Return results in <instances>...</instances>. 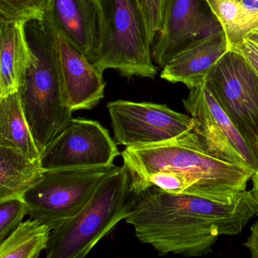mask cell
Returning <instances> with one entry per match:
<instances>
[{
	"mask_svg": "<svg viewBox=\"0 0 258 258\" xmlns=\"http://www.w3.org/2000/svg\"><path fill=\"white\" fill-rule=\"evenodd\" d=\"M257 212L251 190L231 204H221L151 186L134 196L125 221L133 226L138 240L151 245L159 255L199 257L212 251L220 236L239 234Z\"/></svg>",
	"mask_w": 258,
	"mask_h": 258,
	"instance_id": "obj_1",
	"label": "cell"
},
{
	"mask_svg": "<svg viewBox=\"0 0 258 258\" xmlns=\"http://www.w3.org/2000/svg\"><path fill=\"white\" fill-rule=\"evenodd\" d=\"M121 155L134 196L151 174L173 172L180 180V195L231 204L247 190L254 172L248 165L217 157L194 128L165 142L126 147Z\"/></svg>",
	"mask_w": 258,
	"mask_h": 258,
	"instance_id": "obj_2",
	"label": "cell"
},
{
	"mask_svg": "<svg viewBox=\"0 0 258 258\" xmlns=\"http://www.w3.org/2000/svg\"><path fill=\"white\" fill-rule=\"evenodd\" d=\"M30 60L18 91L39 154L72 120L67 104L57 38L44 21L26 23Z\"/></svg>",
	"mask_w": 258,
	"mask_h": 258,
	"instance_id": "obj_3",
	"label": "cell"
},
{
	"mask_svg": "<svg viewBox=\"0 0 258 258\" xmlns=\"http://www.w3.org/2000/svg\"><path fill=\"white\" fill-rule=\"evenodd\" d=\"M134 195L124 166L104 179L85 207L51 230L45 258H86L101 239L128 216Z\"/></svg>",
	"mask_w": 258,
	"mask_h": 258,
	"instance_id": "obj_4",
	"label": "cell"
},
{
	"mask_svg": "<svg viewBox=\"0 0 258 258\" xmlns=\"http://www.w3.org/2000/svg\"><path fill=\"white\" fill-rule=\"evenodd\" d=\"M98 17L96 48L88 60L101 72L116 70L122 77L154 79L153 63L137 0H94Z\"/></svg>",
	"mask_w": 258,
	"mask_h": 258,
	"instance_id": "obj_5",
	"label": "cell"
},
{
	"mask_svg": "<svg viewBox=\"0 0 258 258\" xmlns=\"http://www.w3.org/2000/svg\"><path fill=\"white\" fill-rule=\"evenodd\" d=\"M118 166L43 170L23 194L30 219L56 230L89 203L101 182Z\"/></svg>",
	"mask_w": 258,
	"mask_h": 258,
	"instance_id": "obj_6",
	"label": "cell"
},
{
	"mask_svg": "<svg viewBox=\"0 0 258 258\" xmlns=\"http://www.w3.org/2000/svg\"><path fill=\"white\" fill-rule=\"evenodd\" d=\"M206 83L257 153L258 74L255 70L240 52L230 50L212 68Z\"/></svg>",
	"mask_w": 258,
	"mask_h": 258,
	"instance_id": "obj_7",
	"label": "cell"
},
{
	"mask_svg": "<svg viewBox=\"0 0 258 258\" xmlns=\"http://www.w3.org/2000/svg\"><path fill=\"white\" fill-rule=\"evenodd\" d=\"M114 139L126 147H145L169 141L195 128L192 116L165 104L118 100L107 104Z\"/></svg>",
	"mask_w": 258,
	"mask_h": 258,
	"instance_id": "obj_8",
	"label": "cell"
},
{
	"mask_svg": "<svg viewBox=\"0 0 258 258\" xmlns=\"http://www.w3.org/2000/svg\"><path fill=\"white\" fill-rule=\"evenodd\" d=\"M183 102L195 120L194 131L214 155L227 162L248 165L255 171L258 162L255 150L224 111L206 81L190 89Z\"/></svg>",
	"mask_w": 258,
	"mask_h": 258,
	"instance_id": "obj_9",
	"label": "cell"
},
{
	"mask_svg": "<svg viewBox=\"0 0 258 258\" xmlns=\"http://www.w3.org/2000/svg\"><path fill=\"white\" fill-rule=\"evenodd\" d=\"M117 145L99 122L73 118L42 152L39 163L43 170L109 166L121 155Z\"/></svg>",
	"mask_w": 258,
	"mask_h": 258,
	"instance_id": "obj_10",
	"label": "cell"
},
{
	"mask_svg": "<svg viewBox=\"0 0 258 258\" xmlns=\"http://www.w3.org/2000/svg\"><path fill=\"white\" fill-rule=\"evenodd\" d=\"M222 30L207 0H165L162 28L151 46V57L163 69L192 42Z\"/></svg>",
	"mask_w": 258,
	"mask_h": 258,
	"instance_id": "obj_11",
	"label": "cell"
},
{
	"mask_svg": "<svg viewBox=\"0 0 258 258\" xmlns=\"http://www.w3.org/2000/svg\"><path fill=\"white\" fill-rule=\"evenodd\" d=\"M56 38L67 104L72 113L91 110L105 97L103 72L68 42Z\"/></svg>",
	"mask_w": 258,
	"mask_h": 258,
	"instance_id": "obj_12",
	"label": "cell"
},
{
	"mask_svg": "<svg viewBox=\"0 0 258 258\" xmlns=\"http://www.w3.org/2000/svg\"><path fill=\"white\" fill-rule=\"evenodd\" d=\"M43 21L86 57L93 54L98 37L94 0H49Z\"/></svg>",
	"mask_w": 258,
	"mask_h": 258,
	"instance_id": "obj_13",
	"label": "cell"
},
{
	"mask_svg": "<svg viewBox=\"0 0 258 258\" xmlns=\"http://www.w3.org/2000/svg\"><path fill=\"white\" fill-rule=\"evenodd\" d=\"M230 48L224 30L198 39L176 54L163 68L161 77L172 83H183L189 89L207 80L217 62Z\"/></svg>",
	"mask_w": 258,
	"mask_h": 258,
	"instance_id": "obj_14",
	"label": "cell"
},
{
	"mask_svg": "<svg viewBox=\"0 0 258 258\" xmlns=\"http://www.w3.org/2000/svg\"><path fill=\"white\" fill-rule=\"evenodd\" d=\"M24 21L0 19V97L18 90L30 60Z\"/></svg>",
	"mask_w": 258,
	"mask_h": 258,
	"instance_id": "obj_15",
	"label": "cell"
},
{
	"mask_svg": "<svg viewBox=\"0 0 258 258\" xmlns=\"http://www.w3.org/2000/svg\"><path fill=\"white\" fill-rule=\"evenodd\" d=\"M0 146L16 149L32 160L39 161L18 90L0 97Z\"/></svg>",
	"mask_w": 258,
	"mask_h": 258,
	"instance_id": "obj_16",
	"label": "cell"
},
{
	"mask_svg": "<svg viewBox=\"0 0 258 258\" xmlns=\"http://www.w3.org/2000/svg\"><path fill=\"white\" fill-rule=\"evenodd\" d=\"M39 161H33L12 147L0 146V202L21 198L42 174Z\"/></svg>",
	"mask_w": 258,
	"mask_h": 258,
	"instance_id": "obj_17",
	"label": "cell"
},
{
	"mask_svg": "<svg viewBox=\"0 0 258 258\" xmlns=\"http://www.w3.org/2000/svg\"><path fill=\"white\" fill-rule=\"evenodd\" d=\"M221 23L230 50L258 31V17L251 15L239 0H207Z\"/></svg>",
	"mask_w": 258,
	"mask_h": 258,
	"instance_id": "obj_18",
	"label": "cell"
},
{
	"mask_svg": "<svg viewBox=\"0 0 258 258\" xmlns=\"http://www.w3.org/2000/svg\"><path fill=\"white\" fill-rule=\"evenodd\" d=\"M51 230L45 224L27 220L0 242V258H38L46 249Z\"/></svg>",
	"mask_w": 258,
	"mask_h": 258,
	"instance_id": "obj_19",
	"label": "cell"
},
{
	"mask_svg": "<svg viewBox=\"0 0 258 258\" xmlns=\"http://www.w3.org/2000/svg\"><path fill=\"white\" fill-rule=\"evenodd\" d=\"M49 0H0V19L43 21Z\"/></svg>",
	"mask_w": 258,
	"mask_h": 258,
	"instance_id": "obj_20",
	"label": "cell"
},
{
	"mask_svg": "<svg viewBox=\"0 0 258 258\" xmlns=\"http://www.w3.org/2000/svg\"><path fill=\"white\" fill-rule=\"evenodd\" d=\"M27 215V206L22 198L0 202V242L21 225Z\"/></svg>",
	"mask_w": 258,
	"mask_h": 258,
	"instance_id": "obj_21",
	"label": "cell"
},
{
	"mask_svg": "<svg viewBox=\"0 0 258 258\" xmlns=\"http://www.w3.org/2000/svg\"><path fill=\"white\" fill-rule=\"evenodd\" d=\"M148 42L152 46L162 28L165 0H137Z\"/></svg>",
	"mask_w": 258,
	"mask_h": 258,
	"instance_id": "obj_22",
	"label": "cell"
},
{
	"mask_svg": "<svg viewBox=\"0 0 258 258\" xmlns=\"http://www.w3.org/2000/svg\"><path fill=\"white\" fill-rule=\"evenodd\" d=\"M240 52L258 74V44L250 39H246L233 49Z\"/></svg>",
	"mask_w": 258,
	"mask_h": 258,
	"instance_id": "obj_23",
	"label": "cell"
},
{
	"mask_svg": "<svg viewBox=\"0 0 258 258\" xmlns=\"http://www.w3.org/2000/svg\"><path fill=\"white\" fill-rule=\"evenodd\" d=\"M245 246L249 250L251 258H258V221L251 227Z\"/></svg>",
	"mask_w": 258,
	"mask_h": 258,
	"instance_id": "obj_24",
	"label": "cell"
},
{
	"mask_svg": "<svg viewBox=\"0 0 258 258\" xmlns=\"http://www.w3.org/2000/svg\"><path fill=\"white\" fill-rule=\"evenodd\" d=\"M251 15L258 17V0H239Z\"/></svg>",
	"mask_w": 258,
	"mask_h": 258,
	"instance_id": "obj_25",
	"label": "cell"
},
{
	"mask_svg": "<svg viewBox=\"0 0 258 258\" xmlns=\"http://www.w3.org/2000/svg\"><path fill=\"white\" fill-rule=\"evenodd\" d=\"M257 154L258 159V143L257 144ZM251 180H252L253 182V189L251 192H252L253 196H254V199H255L256 202H257L258 206V162L257 168H256L255 171H254Z\"/></svg>",
	"mask_w": 258,
	"mask_h": 258,
	"instance_id": "obj_26",
	"label": "cell"
},
{
	"mask_svg": "<svg viewBox=\"0 0 258 258\" xmlns=\"http://www.w3.org/2000/svg\"><path fill=\"white\" fill-rule=\"evenodd\" d=\"M248 39H251V40L254 41V42H255L256 43L258 44V31L254 32V33H252V34L251 35V36H249V38Z\"/></svg>",
	"mask_w": 258,
	"mask_h": 258,
	"instance_id": "obj_27",
	"label": "cell"
}]
</instances>
